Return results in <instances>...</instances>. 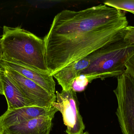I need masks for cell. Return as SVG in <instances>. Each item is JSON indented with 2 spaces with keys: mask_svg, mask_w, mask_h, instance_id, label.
Listing matches in <instances>:
<instances>
[{
  "mask_svg": "<svg viewBox=\"0 0 134 134\" xmlns=\"http://www.w3.org/2000/svg\"><path fill=\"white\" fill-rule=\"evenodd\" d=\"M127 26L125 13L104 4L59 13L44 39L49 74L86 57Z\"/></svg>",
  "mask_w": 134,
  "mask_h": 134,
  "instance_id": "obj_1",
  "label": "cell"
},
{
  "mask_svg": "<svg viewBox=\"0 0 134 134\" xmlns=\"http://www.w3.org/2000/svg\"><path fill=\"white\" fill-rule=\"evenodd\" d=\"M124 29L111 41L87 56L90 64L80 75H85L89 83L97 79L117 78L125 72L126 63L134 53V44L124 39Z\"/></svg>",
  "mask_w": 134,
  "mask_h": 134,
  "instance_id": "obj_2",
  "label": "cell"
},
{
  "mask_svg": "<svg viewBox=\"0 0 134 134\" xmlns=\"http://www.w3.org/2000/svg\"><path fill=\"white\" fill-rule=\"evenodd\" d=\"M0 47L2 58L13 59L49 73L44 39L21 27L4 26Z\"/></svg>",
  "mask_w": 134,
  "mask_h": 134,
  "instance_id": "obj_3",
  "label": "cell"
},
{
  "mask_svg": "<svg viewBox=\"0 0 134 134\" xmlns=\"http://www.w3.org/2000/svg\"><path fill=\"white\" fill-rule=\"evenodd\" d=\"M117 78L116 114L123 134H134V82L126 72Z\"/></svg>",
  "mask_w": 134,
  "mask_h": 134,
  "instance_id": "obj_4",
  "label": "cell"
},
{
  "mask_svg": "<svg viewBox=\"0 0 134 134\" xmlns=\"http://www.w3.org/2000/svg\"><path fill=\"white\" fill-rule=\"evenodd\" d=\"M56 101L53 107L60 112L63 116L68 134H82L85 126L80 115L76 93L72 89L68 91H56Z\"/></svg>",
  "mask_w": 134,
  "mask_h": 134,
  "instance_id": "obj_5",
  "label": "cell"
},
{
  "mask_svg": "<svg viewBox=\"0 0 134 134\" xmlns=\"http://www.w3.org/2000/svg\"><path fill=\"white\" fill-rule=\"evenodd\" d=\"M6 74L14 82L26 99L33 106L51 108L56 101V95L47 92L37 83L17 72L0 65Z\"/></svg>",
  "mask_w": 134,
  "mask_h": 134,
  "instance_id": "obj_6",
  "label": "cell"
},
{
  "mask_svg": "<svg viewBox=\"0 0 134 134\" xmlns=\"http://www.w3.org/2000/svg\"><path fill=\"white\" fill-rule=\"evenodd\" d=\"M0 65L13 69L34 82L48 93L55 94V82L53 76L50 75L48 72H45L10 58L2 57Z\"/></svg>",
  "mask_w": 134,
  "mask_h": 134,
  "instance_id": "obj_7",
  "label": "cell"
},
{
  "mask_svg": "<svg viewBox=\"0 0 134 134\" xmlns=\"http://www.w3.org/2000/svg\"><path fill=\"white\" fill-rule=\"evenodd\" d=\"M58 110L54 108L49 113L18 125L3 129L4 134H50L52 121Z\"/></svg>",
  "mask_w": 134,
  "mask_h": 134,
  "instance_id": "obj_8",
  "label": "cell"
},
{
  "mask_svg": "<svg viewBox=\"0 0 134 134\" xmlns=\"http://www.w3.org/2000/svg\"><path fill=\"white\" fill-rule=\"evenodd\" d=\"M54 108H44L37 106H29L7 110L0 116V122L3 129L18 125L37 118L52 111Z\"/></svg>",
  "mask_w": 134,
  "mask_h": 134,
  "instance_id": "obj_9",
  "label": "cell"
},
{
  "mask_svg": "<svg viewBox=\"0 0 134 134\" xmlns=\"http://www.w3.org/2000/svg\"><path fill=\"white\" fill-rule=\"evenodd\" d=\"M0 76L3 93L7 101L8 110L33 106L21 93L14 82L0 67Z\"/></svg>",
  "mask_w": 134,
  "mask_h": 134,
  "instance_id": "obj_10",
  "label": "cell"
},
{
  "mask_svg": "<svg viewBox=\"0 0 134 134\" xmlns=\"http://www.w3.org/2000/svg\"><path fill=\"white\" fill-rule=\"evenodd\" d=\"M90 64L87 56L74 63L71 64L53 74L63 90L68 91L72 89V84L82 71L87 68Z\"/></svg>",
  "mask_w": 134,
  "mask_h": 134,
  "instance_id": "obj_11",
  "label": "cell"
},
{
  "mask_svg": "<svg viewBox=\"0 0 134 134\" xmlns=\"http://www.w3.org/2000/svg\"><path fill=\"white\" fill-rule=\"evenodd\" d=\"M104 4L134 15V0H113L104 2Z\"/></svg>",
  "mask_w": 134,
  "mask_h": 134,
  "instance_id": "obj_12",
  "label": "cell"
},
{
  "mask_svg": "<svg viewBox=\"0 0 134 134\" xmlns=\"http://www.w3.org/2000/svg\"><path fill=\"white\" fill-rule=\"evenodd\" d=\"M88 79L85 75H80L75 79L72 84V90L76 92L83 91L89 84Z\"/></svg>",
  "mask_w": 134,
  "mask_h": 134,
  "instance_id": "obj_13",
  "label": "cell"
},
{
  "mask_svg": "<svg viewBox=\"0 0 134 134\" xmlns=\"http://www.w3.org/2000/svg\"><path fill=\"white\" fill-rule=\"evenodd\" d=\"M124 39L134 44V26H127L124 29Z\"/></svg>",
  "mask_w": 134,
  "mask_h": 134,
  "instance_id": "obj_14",
  "label": "cell"
},
{
  "mask_svg": "<svg viewBox=\"0 0 134 134\" xmlns=\"http://www.w3.org/2000/svg\"><path fill=\"white\" fill-rule=\"evenodd\" d=\"M125 72L129 74L134 82V53L127 62Z\"/></svg>",
  "mask_w": 134,
  "mask_h": 134,
  "instance_id": "obj_15",
  "label": "cell"
},
{
  "mask_svg": "<svg viewBox=\"0 0 134 134\" xmlns=\"http://www.w3.org/2000/svg\"><path fill=\"white\" fill-rule=\"evenodd\" d=\"M0 94L4 95L3 87H2V83L1 80V76H0Z\"/></svg>",
  "mask_w": 134,
  "mask_h": 134,
  "instance_id": "obj_16",
  "label": "cell"
},
{
  "mask_svg": "<svg viewBox=\"0 0 134 134\" xmlns=\"http://www.w3.org/2000/svg\"><path fill=\"white\" fill-rule=\"evenodd\" d=\"M0 134H4L3 128L1 125V122H0Z\"/></svg>",
  "mask_w": 134,
  "mask_h": 134,
  "instance_id": "obj_17",
  "label": "cell"
},
{
  "mask_svg": "<svg viewBox=\"0 0 134 134\" xmlns=\"http://www.w3.org/2000/svg\"><path fill=\"white\" fill-rule=\"evenodd\" d=\"M2 56V50L1 49V47H0V61H1V59Z\"/></svg>",
  "mask_w": 134,
  "mask_h": 134,
  "instance_id": "obj_18",
  "label": "cell"
},
{
  "mask_svg": "<svg viewBox=\"0 0 134 134\" xmlns=\"http://www.w3.org/2000/svg\"><path fill=\"white\" fill-rule=\"evenodd\" d=\"M82 134H90L89 133H88V132H85V133H83Z\"/></svg>",
  "mask_w": 134,
  "mask_h": 134,
  "instance_id": "obj_19",
  "label": "cell"
}]
</instances>
